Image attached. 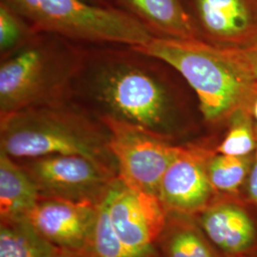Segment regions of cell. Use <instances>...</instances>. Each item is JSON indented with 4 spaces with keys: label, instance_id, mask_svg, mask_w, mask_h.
Wrapping results in <instances>:
<instances>
[{
    "label": "cell",
    "instance_id": "6da1fadb",
    "mask_svg": "<svg viewBox=\"0 0 257 257\" xmlns=\"http://www.w3.org/2000/svg\"><path fill=\"white\" fill-rule=\"evenodd\" d=\"M133 47L83 53L69 95L74 92L96 110L98 118L110 117L171 140L189 128L186 98L165 62Z\"/></svg>",
    "mask_w": 257,
    "mask_h": 257
},
{
    "label": "cell",
    "instance_id": "7a4b0ae2",
    "mask_svg": "<svg viewBox=\"0 0 257 257\" xmlns=\"http://www.w3.org/2000/svg\"><path fill=\"white\" fill-rule=\"evenodd\" d=\"M133 48L165 62L183 78L208 126H227L239 110H252L257 82L225 49L202 39L159 37Z\"/></svg>",
    "mask_w": 257,
    "mask_h": 257
},
{
    "label": "cell",
    "instance_id": "3957f363",
    "mask_svg": "<svg viewBox=\"0 0 257 257\" xmlns=\"http://www.w3.org/2000/svg\"><path fill=\"white\" fill-rule=\"evenodd\" d=\"M1 152L12 158L55 155L86 156L117 175L109 148V132L98 117L63 100L1 117Z\"/></svg>",
    "mask_w": 257,
    "mask_h": 257
},
{
    "label": "cell",
    "instance_id": "277c9868",
    "mask_svg": "<svg viewBox=\"0 0 257 257\" xmlns=\"http://www.w3.org/2000/svg\"><path fill=\"white\" fill-rule=\"evenodd\" d=\"M83 53L68 39L37 33L27 43L2 58L0 66V114L69 96Z\"/></svg>",
    "mask_w": 257,
    "mask_h": 257
},
{
    "label": "cell",
    "instance_id": "5b68a950",
    "mask_svg": "<svg viewBox=\"0 0 257 257\" xmlns=\"http://www.w3.org/2000/svg\"><path fill=\"white\" fill-rule=\"evenodd\" d=\"M37 33L94 44L139 47L155 37L130 12L83 0H2Z\"/></svg>",
    "mask_w": 257,
    "mask_h": 257
},
{
    "label": "cell",
    "instance_id": "8992f818",
    "mask_svg": "<svg viewBox=\"0 0 257 257\" xmlns=\"http://www.w3.org/2000/svg\"><path fill=\"white\" fill-rule=\"evenodd\" d=\"M117 176L131 188L157 195L159 184L181 146L128 123L101 117Z\"/></svg>",
    "mask_w": 257,
    "mask_h": 257
},
{
    "label": "cell",
    "instance_id": "52a82bcc",
    "mask_svg": "<svg viewBox=\"0 0 257 257\" xmlns=\"http://www.w3.org/2000/svg\"><path fill=\"white\" fill-rule=\"evenodd\" d=\"M110 220L121 241L136 257H150L167 228V210L157 195L131 188L118 176L107 186Z\"/></svg>",
    "mask_w": 257,
    "mask_h": 257
},
{
    "label": "cell",
    "instance_id": "ba28073f",
    "mask_svg": "<svg viewBox=\"0 0 257 257\" xmlns=\"http://www.w3.org/2000/svg\"><path fill=\"white\" fill-rule=\"evenodd\" d=\"M30 160L24 169L46 197L94 203L117 176L86 156L55 155Z\"/></svg>",
    "mask_w": 257,
    "mask_h": 257
},
{
    "label": "cell",
    "instance_id": "9c48e42d",
    "mask_svg": "<svg viewBox=\"0 0 257 257\" xmlns=\"http://www.w3.org/2000/svg\"><path fill=\"white\" fill-rule=\"evenodd\" d=\"M214 152L196 145L181 146L158 188L157 196L167 211L192 216L213 201L217 193L210 181L208 163Z\"/></svg>",
    "mask_w": 257,
    "mask_h": 257
},
{
    "label": "cell",
    "instance_id": "30bf717a",
    "mask_svg": "<svg viewBox=\"0 0 257 257\" xmlns=\"http://www.w3.org/2000/svg\"><path fill=\"white\" fill-rule=\"evenodd\" d=\"M200 39L223 49L257 43V0H182Z\"/></svg>",
    "mask_w": 257,
    "mask_h": 257
},
{
    "label": "cell",
    "instance_id": "8fae6325",
    "mask_svg": "<svg viewBox=\"0 0 257 257\" xmlns=\"http://www.w3.org/2000/svg\"><path fill=\"white\" fill-rule=\"evenodd\" d=\"M198 225L226 257L257 252V210L245 195L217 194L198 214Z\"/></svg>",
    "mask_w": 257,
    "mask_h": 257
},
{
    "label": "cell",
    "instance_id": "7c38bea8",
    "mask_svg": "<svg viewBox=\"0 0 257 257\" xmlns=\"http://www.w3.org/2000/svg\"><path fill=\"white\" fill-rule=\"evenodd\" d=\"M96 204L46 197L40 199L28 220L56 247L71 250L89 248Z\"/></svg>",
    "mask_w": 257,
    "mask_h": 257
},
{
    "label": "cell",
    "instance_id": "4fadbf2b",
    "mask_svg": "<svg viewBox=\"0 0 257 257\" xmlns=\"http://www.w3.org/2000/svg\"><path fill=\"white\" fill-rule=\"evenodd\" d=\"M155 37L200 39L182 0H124Z\"/></svg>",
    "mask_w": 257,
    "mask_h": 257
},
{
    "label": "cell",
    "instance_id": "5bb4252c",
    "mask_svg": "<svg viewBox=\"0 0 257 257\" xmlns=\"http://www.w3.org/2000/svg\"><path fill=\"white\" fill-rule=\"evenodd\" d=\"M37 183L24 167L0 152V214L1 220L27 218L40 200Z\"/></svg>",
    "mask_w": 257,
    "mask_h": 257
},
{
    "label": "cell",
    "instance_id": "9a60e30c",
    "mask_svg": "<svg viewBox=\"0 0 257 257\" xmlns=\"http://www.w3.org/2000/svg\"><path fill=\"white\" fill-rule=\"evenodd\" d=\"M56 246L28 220L2 221L0 257H56Z\"/></svg>",
    "mask_w": 257,
    "mask_h": 257
},
{
    "label": "cell",
    "instance_id": "2e32d148",
    "mask_svg": "<svg viewBox=\"0 0 257 257\" xmlns=\"http://www.w3.org/2000/svg\"><path fill=\"white\" fill-rule=\"evenodd\" d=\"M166 257H226L211 243L201 228L180 219L170 225L163 234Z\"/></svg>",
    "mask_w": 257,
    "mask_h": 257
},
{
    "label": "cell",
    "instance_id": "e0dca14e",
    "mask_svg": "<svg viewBox=\"0 0 257 257\" xmlns=\"http://www.w3.org/2000/svg\"><path fill=\"white\" fill-rule=\"evenodd\" d=\"M253 155L227 156L214 152L208 163V173L215 193L232 195L240 194L244 191L252 165Z\"/></svg>",
    "mask_w": 257,
    "mask_h": 257
},
{
    "label": "cell",
    "instance_id": "ac0fdd59",
    "mask_svg": "<svg viewBox=\"0 0 257 257\" xmlns=\"http://www.w3.org/2000/svg\"><path fill=\"white\" fill-rule=\"evenodd\" d=\"M225 137L214 148L227 156L253 155L257 148V123L249 110H239L226 126Z\"/></svg>",
    "mask_w": 257,
    "mask_h": 257
},
{
    "label": "cell",
    "instance_id": "d6986e66",
    "mask_svg": "<svg viewBox=\"0 0 257 257\" xmlns=\"http://www.w3.org/2000/svg\"><path fill=\"white\" fill-rule=\"evenodd\" d=\"M93 257H136L121 241L110 220L104 193L96 205L89 248Z\"/></svg>",
    "mask_w": 257,
    "mask_h": 257
},
{
    "label": "cell",
    "instance_id": "ffe728a7",
    "mask_svg": "<svg viewBox=\"0 0 257 257\" xmlns=\"http://www.w3.org/2000/svg\"><path fill=\"white\" fill-rule=\"evenodd\" d=\"M37 32L25 19L1 1L0 4V51L2 58L11 55L34 37Z\"/></svg>",
    "mask_w": 257,
    "mask_h": 257
},
{
    "label": "cell",
    "instance_id": "44dd1931",
    "mask_svg": "<svg viewBox=\"0 0 257 257\" xmlns=\"http://www.w3.org/2000/svg\"><path fill=\"white\" fill-rule=\"evenodd\" d=\"M223 49V48H222ZM257 82V43L243 49H225Z\"/></svg>",
    "mask_w": 257,
    "mask_h": 257
},
{
    "label": "cell",
    "instance_id": "7402d4cb",
    "mask_svg": "<svg viewBox=\"0 0 257 257\" xmlns=\"http://www.w3.org/2000/svg\"><path fill=\"white\" fill-rule=\"evenodd\" d=\"M245 197L257 210V148L253 155V161L248 179L244 187Z\"/></svg>",
    "mask_w": 257,
    "mask_h": 257
},
{
    "label": "cell",
    "instance_id": "603a6c76",
    "mask_svg": "<svg viewBox=\"0 0 257 257\" xmlns=\"http://www.w3.org/2000/svg\"><path fill=\"white\" fill-rule=\"evenodd\" d=\"M251 112H252V116H253V118L255 119L257 123V97L256 99H255V101L253 103V105H252V110H251Z\"/></svg>",
    "mask_w": 257,
    "mask_h": 257
},
{
    "label": "cell",
    "instance_id": "cb8c5ba5",
    "mask_svg": "<svg viewBox=\"0 0 257 257\" xmlns=\"http://www.w3.org/2000/svg\"><path fill=\"white\" fill-rule=\"evenodd\" d=\"M56 257H71L68 256V255H65V254H57V256Z\"/></svg>",
    "mask_w": 257,
    "mask_h": 257
}]
</instances>
